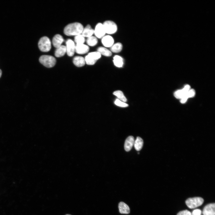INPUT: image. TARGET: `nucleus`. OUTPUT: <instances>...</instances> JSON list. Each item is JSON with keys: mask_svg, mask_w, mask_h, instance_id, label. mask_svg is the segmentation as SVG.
<instances>
[{"mask_svg": "<svg viewBox=\"0 0 215 215\" xmlns=\"http://www.w3.org/2000/svg\"><path fill=\"white\" fill-rule=\"evenodd\" d=\"M113 62L116 67H120L123 65V59L119 55H115L113 58Z\"/></svg>", "mask_w": 215, "mask_h": 215, "instance_id": "412c9836", "label": "nucleus"}, {"mask_svg": "<svg viewBox=\"0 0 215 215\" xmlns=\"http://www.w3.org/2000/svg\"><path fill=\"white\" fill-rule=\"evenodd\" d=\"M73 62L74 64L77 67L83 66L85 63V58L81 56L75 57L73 59Z\"/></svg>", "mask_w": 215, "mask_h": 215, "instance_id": "f3484780", "label": "nucleus"}, {"mask_svg": "<svg viewBox=\"0 0 215 215\" xmlns=\"http://www.w3.org/2000/svg\"><path fill=\"white\" fill-rule=\"evenodd\" d=\"M101 56V54L97 51L89 53L85 58L86 63L88 65H93Z\"/></svg>", "mask_w": 215, "mask_h": 215, "instance_id": "423d86ee", "label": "nucleus"}, {"mask_svg": "<svg viewBox=\"0 0 215 215\" xmlns=\"http://www.w3.org/2000/svg\"><path fill=\"white\" fill-rule=\"evenodd\" d=\"M101 39L102 44L106 48H110L114 44V39L110 35H105Z\"/></svg>", "mask_w": 215, "mask_h": 215, "instance_id": "1a4fd4ad", "label": "nucleus"}, {"mask_svg": "<svg viewBox=\"0 0 215 215\" xmlns=\"http://www.w3.org/2000/svg\"><path fill=\"white\" fill-rule=\"evenodd\" d=\"M204 201L202 198L197 197L188 198L185 201V203L189 208L192 209L201 205Z\"/></svg>", "mask_w": 215, "mask_h": 215, "instance_id": "39448f33", "label": "nucleus"}, {"mask_svg": "<svg viewBox=\"0 0 215 215\" xmlns=\"http://www.w3.org/2000/svg\"><path fill=\"white\" fill-rule=\"evenodd\" d=\"M113 94L116 96L120 100L125 102L127 101L126 98L124 96L123 92L120 90H117L113 93Z\"/></svg>", "mask_w": 215, "mask_h": 215, "instance_id": "b1692460", "label": "nucleus"}, {"mask_svg": "<svg viewBox=\"0 0 215 215\" xmlns=\"http://www.w3.org/2000/svg\"><path fill=\"white\" fill-rule=\"evenodd\" d=\"M115 104L116 105L122 107H125L128 106V105L125 102H123L118 99L116 100Z\"/></svg>", "mask_w": 215, "mask_h": 215, "instance_id": "a878e982", "label": "nucleus"}, {"mask_svg": "<svg viewBox=\"0 0 215 215\" xmlns=\"http://www.w3.org/2000/svg\"><path fill=\"white\" fill-rule=\"evenodd\" d=\"M143 144V141L142 139L139 137H137L134 141L133 145L135 149L138 151L142 149Z\"/></svg>", "mask_w": 215, "mask_h": 215, "instance_id": "4be33fe9", "label": "nucleus"}, {"mask_svg": "<svg viewBox=\"0 0 215 215\" xmlns=\"http://www.w3.org/2000/svg\"><path fill=\"white\" fill-rule=\"evenodd\" d=\"M195 92L193 89H190L186 94V96L188 98L193 97L195 95Z\"/></svg>", "mask_w": 215, "mask_h": 215, "instance_id": "bb28decb", "label": "nucleus"}, {"mask_svg": "<svg viewBox=\"0 0 215 215\" xmlns=\"http://www.w3.org/2000/svg\"><path fill=\"white\" fill-rule=\"evenodd\" d=\"M188 98L186 96V95L180 99V102L182 103H184L187 101Z\"/></svg>", "mask_w": 215, "mask_h": 215, "instance_id": "c756f323", "label": "nucleus"}, {"mask_svg": "<svg viewBox=\"0 0 215 215\" xmlns=\"http://www.w3.org/2000/svg\"><path fill=\"white\" fill-rule=\"evenodd\" d=\"M123 45L122 44L119 42L114 44L110 47V51L111 52L114 53H119L122 50Z\"/></svg>", "mask_w": 215, "mask_h": 215, "instance_id": "aec40b11", "label": "nucleus"}, {"mask_svg": "<svg viewBox=\"0 0 215 215\" xmlns=\"http://www.w3.org/2000/svg\"><path fill=\"white\" fill-rule=\"evenodd\" d=\"M118 208L119 212L122 214H128L130 212V209L129 206L123 202L119 203Z\"/></svg>", "mask_w": 215, "mask_h": 215, "instance_id": "dca6fc26", "label": "nucleus"}, {"mask_svg": "<svg viewBox=\"0 0 215 215\" xmlns=\"http://www.w3.org/2000/svg\"><path fill=\"white\" fill-rule=\"evenodd\" d=\"M106 34L110 35L116 33L118 27L116 24L111 20H107L103 23Z\"/></svg>", "mask_w": 215, "mask_h": 215, "instance_id": "7ed1b4c3", "label": "nucleus"}, {"mask_svg": "<svg viewBox=\"0 0 215 215\" xmlns=\"http://www.w3.org/2000/svg\"><path fill=\"white\" fill-rule=\"evenodd\" d=\"M66 53L70 56H73L75 50V45L74 42L71 39H68L66 42Z\"/></svg>", "mask_w": 215, "mask_h": 215, "instance_id": "6e6552de", "label": "nucleus"}, {"mask_svg": "<svg viewBox=\"0 0 215 215\" xmlns=\"http://www.w3.org/2000/svg\"><path fill=\"white\" fill-rule=\"evenodd\" d=\"M94 30L92 28L91 26L88 24L84 28L82 35L85 37H89L92 36L94 34Z\"/></svg>", "mask_w": 215, "mask_h": 215, "instance_id": "2eb2a0df", "label": "nucleus"}, {"mask_svg": "<svg viewBox=\"0 0 215 215\" xmlns=\"http://www.w3.org/2000/svg\"><path fill=\"white\" fill-rule=\"evenodd\" d=\"M2 74L1 70L0 69V78L1 77Z\"/></svg>", "mask_w": 215, "mask_h": 215, "instance_id": "7c9ffc66", "label": "nucleus"}, {"mask_svg": "<svg viewBox=\"0 0 215 215\" xmlns=\"http://www.w3.org/2000/svg\"><path fill=\"white\" fill-rule=\"evenodd\" d=\"M38 47L42 52L49 51L51 48V43L49 39L46 36L41 38L39 42Z\"/></svg>", "mask_w": 215, "mask_h": 215, "instance_id": "20e7f679", "label": "nucleus"}, {"mask_svg": "<svg viewBox=\"0 0 215 215\" xmlns=\"http://www.w3.org/2000/svg\"><path fill=\"white\" fill-rule=\"evenodd\" d=\"M71 215L69 214H66V215Z\"/></svg>", "mask_w": 215, "mask_h": 215, "instance_id": "2f4dec72", "label": "nucleus"}, {"mask_svg": "<svg viewBox=\"0 0 215 215\" xmlns=\"http://www.w3.org/2000/svg\"><path fill=\"white\" fill-rule=\"evenodd\" d=\"M39 61L43 65L48 68L53 67L56 62V59L54 57L47 55L41 56L39 58Z\"/></svg>", "mask_w": 215, "mask_h": 215, "instance_id": "f03ea898", "label": "nucleus"}, {"mask_svg": "<svg viewBox=\"0 0 215 215\" xmlns=\"http://www.w3.org/2000/svg\"><path fill=\"white\" fill-rule=\"evenodd\" d=\"M98 39L95 36H91L87 38L86 40V42L87 44L91 46H94L96 45L98 43Z\"/></svg>", "mask_w": 215, "mask_h": 215, "instance_id": "5701e85b", "label": "nucleus"}, {"mask_svg": "<svg viewBox=\"0 0 215 215\" xmlns=\"http://www.w3.org/2000/svg\"><path fill=\"white\" fill-rule=\"evenodd\" d=\"M89 50L88 46L84 44H76L75 46L76 52L79 54H84L87 53Z\"/></svg>", "mask_w": 215, "mask_h": 215, "instance_id": "9b49d317", "label": "nucleus"}, {"mask_svg": "<svg viewBox=\"0 0 215 215\" xmlns=\"http://www.w3.org/2000/svg\"><path fill=\"white\" fill-rule=\"evenodd\" d=\"M66 53V46L61 45L56 48L55 51V55L56 57H61L63 56Z\"/></svg>", "mask_w": 215, "mask_h": 215, "instance_id": "a211bd4d", "label": "nucleus"}, {"mask_svg": "<svg viewBox=\"0 0 215 215\" xmlns=\"http://www.w3.org/2000/svg\"><path fill=\"white\" fill-rule=\"evenodd\" d=\"M97 51L101 55L106 57H110L111 56L112 53L110 50L104 47H99L97 49Z\"/></svg>", "mask_w": 215, "mask_h": 215, "instance_id": "6ab92c4d", "label": "nucleus"}, {"mask_svg": "<svg viewBox=\"0 0 215 215\" xmlns=\"http://www.w3.org/2000/svg\"><path fill=\"white\" fill-rule=\"evenodd\" d=\"M201 210L199 209H197L193 211L191 215H201Z\"/></svg>", "mask_w": 215, "mask_h": 215, "instance_id": "c85d7f7f", "label": "nucleus"}, {"mask_svg": "<svg viewBox=\"0 0 215 215\" xmlns=\"http://www.w3.org/2000/svg\"><path fill=\"white\" fill-rule=\"evenodd\" d=\"M63 41L64 39L62 36L58 34L55 35L52 39L53 46L56 48L61 46Z\"/></svg>", "mask_w": 215, "mask_h": 215, "instance_id": "4468645a", "label": "nucleus"}, {"mask_svg": "<svg viewBox=\"0 0 215 215\" xmlns=\"http://www.w3.org/2000/svg\"><path fill=\"white\" fill-rule=\"evenodd\" d=\"M190 86L188 85H185L181 90H177L174 93V96L177 99H181L190 90Z\"/></svg>", "mask_w": 215, "mask_h": 215, "instance_id": "9d476101", "label": "nucleus"}, {"mask_svg": "<svg viewBox=\"0 0 215 215\" xmlns=\"http://www.w3.org/2000/svg\"><path fill=\"white\" fill-rule=\"evenodd\" d=\"M94 30V34L97 38L102 39L106 34L103 24L101 23H99L96 25Z\"/></svg>", "mask_w": 215, "mask_h": 215, "instance_id": "0eeeda50", "label": "nucleus"}, {"mask_svg": "<svg viewBox=\"0 0 215 215\" xmlns=\"http://www.w3.org/2000/svg\"><path fill=\"white\" fill-rule=\"evenodd\" d=\"M177 215H191V214L189 211L185 210L180 211Z\"/></svg>", "mask_w": 215, "mask_h": 215, "instance_id": "cd10ccee", "label": "nucleus"}, {"mask_svg": "<svg viewBox=\"0 0 215 215\" xmlns=\"http://www.w3.org/2000/svg\"><path fill=\"white\" fill-rule=\"evenodd\" d=\"M215 203L208 204L205 206L203 210V215H215Z\"/></svg>", "mask_w": 215, "mask_h": 215, "instance_id": "f8f14e48", "label": "nucleus"}, {"mask_svg": "<svg viewBox=\"0 0 215 215\" xmlns=\"http://www.w3.org/2000/svg\"><path fill=\"white\" fill-rule=\"evenodd\" d=\"M74 41L76 44H84L85 41V39L82 34H80L75 36Z\"/></svg>", "mask_w": 215, "mask_h": 215, "instance_id": "393cba45", "label": "nucleus"}, {"mask_svg": "<svg viewBox=\"0 0 215 215\" xmlns=\"http://www.w3.org/2000/svg\"><path fill=\"white\" fill-rule=\"evenodd\" d=\"M84 29L82 24L75 22L68 24L64 28V33L68 36H77L81 34Z\"/></svg>", "mask_w": 215, "mask_h": 215, "instance_id": "f257e3e1", "label": "nucleus"}, {"mask_svg": "<svg viewBox=\"0 0 215 215\" xmlns=\"http://www.w3.org/2000/svg\"><path fill=\"white\" fill-rule=\"evenodd\" d=\"M134 139L132 136H128L126 139L125 144V149L126 151H130L134 145Z\"/></svg>", "mask_w": 215, "mask_h": 215, "instance_id": "ddd939ff", "label": "nucleus"}]
</instances>
